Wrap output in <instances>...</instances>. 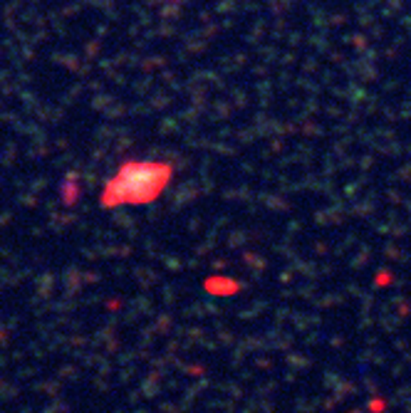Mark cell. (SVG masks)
<instances>
[{
    "instance_id": "1",
    "label": "cell",
    "mask_w": 411,
    "mask_h": 413,
    "mask_svg": "<svg viewBox=\"0 0 411 413\" xmlns=\"http://www.w3.org/2000/svg\"><path fill=\"white\" fill-rule=\"evenodd\" d=\"M174 178V163L161 158H129L119 163L100 194L105 210L127 205H151L163 196Z\"/></svg>"
}]
</instances>
